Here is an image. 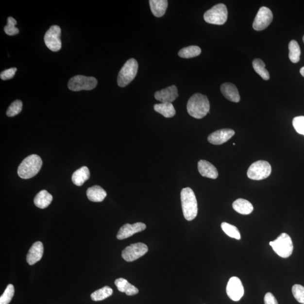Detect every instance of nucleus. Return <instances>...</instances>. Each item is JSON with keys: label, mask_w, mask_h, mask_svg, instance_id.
<instances>
[{"label": "nucleus", "mask_w": 304, "mask_h": 304, "mask_svg": "<svg viewBox=\"0 0 304 304\" xmlns=\"http://www.w3.org/2000/svg\"><path fill=\"white\" fill-rule=\"evenodd\" d=\"M226 291L229 298L233 301H239L244 295V288L240 279L236 277L230 278Z\"/></svg>", "instance_id": "12"}, {"label": "nucleus", "mask_w": 304, "mask_h": 304, "mask_svg": "<svg viewBox=\"0 0 304 304\" xmlns=\"http://www.w3.org/2000/svg\"><path fill=\"white\" fill-rule=\"evenodd\" d=\"M42 161L40 156L32 154L24 159L17 169V174L20 178L28 179L34 177L40 171Z\"/></svg>", "instance_id": "3"}, {"label": "nucleus", "mask_w": 304, "mask_h": 304, "mask_svg": "<svg viewBox=\"0 0 304 304\" xmlns=\"http://www.w3.org/2000/svg\"><path fill=\"white\" fill-rule=\"evenodd\" d=\"M221 227L222 231L230 237L238 240L241 239V235H240L239 231L235 226L227 223V222H223L221 224Z\"/></svg>", "instance_id": "30"}, {"label": "nucleus", "mask_w": 304, "mask_h": 304, "mask_svg": "<svg viewBox=\"0 0 304 304\" xmlns=\"http://www.w3.org/2000/svg\"><path fill=\"white\" fill-rule=\"evenodd\" d=\"M115 284L119 291L125 293L127 295L133 296L139 293V289L124 278L117 279Z\"/></svg>", "instance_id": "19"}, {"label": "nucleus", "mask_w": 304, "mask_h": 304, "mask_svg": "<svg viewBox=\"0 0 304 304\" xmlns=\"http://www.w3.org/2000/svg\"><path fill=\"white\" fill-rule=\"evenodd\" d=\"M303 41H304V36H303Z\"/></svg>", "instance_id": "39"}, {"label": "nucleus", "mask_w": 304, "mask_h": 304, "mask_svg": "<svg viewBox=\"0 0 304 304\" xmlns=\"http://www.w3.org/2000/svg\"><path fill=\"white\" fill-rule=\"evenodd\" d=\"M155 111L159 113L166 118H171L175 115L176 111L174 105L170 102H161L154 105Z\"/></svg>", "instance_id": "25"}, {"label": "nucleus", "mask_w": 304, "mask_h": 304, "mask_svg": "<svg viewBox=\"0 0 304 304\" xmlns=\"http://www.w3.org/2000/svg\"><path fill=\"white\" fill-rule=\"evenodd\" d=\"M293 296L299 303L304 304V287L300 285H295L292 288Z\"/></svg>", "instance_id": "34"}, {"label": "nucleus", "mask_w": 304, "mask_h": 304, "mask_svg": "<svg viewBox=\"0 0 304 304\" xmlns=\"http://www.w3.org/2000/svg\"><path fill=\"white\" fill-rule=\"evenodd\" d=\"M52 201V195L47 190H42L35 197L34 203L36 207L44 209L51 204Z\"/></svg>", "instance_id": "21"}, {"label": "nucleus", "mask_w": 304, "mask_h": 304, "mask_svg": "<svg viewBox=\"0 0 304 304\" xmlns=\"http://www.w3.org/2000/svg\"><path fill=\"white\" fill-rule=\"evenodd\" d=\"M233 208L237 213L242 215H249L253 210V204L249 201L243 199L236 200L233 203Z\"/></svg>", "instance_id": "24"}, {"label": "nucleus", "mask_w": 304, "mask_h": 304, "mask_svg": "<svg viewBox=\"0 0 304 304\" xmlns=\"http://www.w3.org/2000/svg\"><path fill=\"white\" fill-rule=\"evenodd\" d=\"M253 68L258 75L260 76L264 80H268L270 79V75L268 70L265 68L266 65L259 59L253 60Z\"/></svg>", "instance_id": "26"}, {"label": "nucleus", "mask_w": 304, "mask_h": 304, "mask_svg": "<svg viewBox=\"0 0 304 304\" xmlns=\"http://www.w3.org/2000/svg\"><path fill=\"white\" fill-rule=\"evenodd\" d=\"M273 16L271 10L267 7H261L254 18L253 27L254 30L263 31L267 28L273 20Z\"/></svg>", "instance_id": "11"}, {"label": "nucleus", "mask_w": 304, "mask_h": 304, "mask_svg": "<svg viewBox=\"0 0 304 304\" xmlns=\"http://www.w3.org/2000/svg\"><path fill=\"white\" fill-rule=\"evenodd\" d=\"M90 174L89 169L86 166H83L73 173L72 176V182L77 186H83L89 179Z\"/></svg>", "instance_id": "23"}, {"label": "nucleus", "mask_w": 304, "mask_h": 304, "mask_svg": "<svg viewBox=\"0 0 304 304\" xmlns=\"http://www.w3.org/2000/svg\"><path fill=\"white\" fill-rule=\"evenodd\" d=\"M235 131L231 129H223L216 131L208 136L209 143L214 145L224 144L235 135Z\"/></svg>", "instance_id": "14"}, {"label": "nucleus", "mask_w": 304, "mask_h": 304, "mask_svg": "<svg viewBox=\"0 0 304 304\" xmlns=\"http://www.w3.org/2000/svg\"><path fill=\"white\" fill-rule=\"evenodd\" d=\"M179 96L177 87L175 85L169 86L166 89L155 92V100L161 102H171L174 101Z\"/></svg>", "instance_id": "15"}, {"label": "nucleus", "mask_w": 304, "mask_h": 304, "mask_svg": "<svg viewBox=\"0 0 304 304\" xmlns=\"http://www.w3.org/2000/svg\"><path fill=\"white\" fill-rule=\"evenodd\" d=\"M61 36V28L56 25L52 26L45 34V43L51 51H58L62 48Z\"/></svg>", "instance_id": "9"}, {"label": "nucleus", "mask_w": 304, "mask_h": 304, "mask_svg": "<svg viewBox=\"0 0 304 304\" xmlns=\"http://www.w3.org/2000/svg\"><path fill=\"white\" fill-rule=\"evenodd\" d=\"M201 49L197 46H190V47L183 48L178 53L180 57L186 59L196 57L201 54Z\"/></svg>", "instance_id": "28"}, {"label": "nucleus", "mask_w": 304, "mask_h": 304, "mask_svg": "<svg viewBox=\"0 0 304 304\" xmlns=\"http://www.w3.org/2000/svg\"><path fill=\"white\" fill-rule=\"evenodd\" d=\"M15 289L14 286L9 284L7 286L3 294L0 297V304H9L12 300Z\"/></svg>", "instance_id": "31"}, {"label": "nucleus", "mask_w": 304, "mask_h": 304, "mask_svg": "<svg viewBox=\"0 0 304 304\" xmlns=\"http://www.w3.org/2000/svg\"><path fill=\"white\" fill-rule=\"evenodd\" d=\"M271 172V167L268 162L258 161L250 166L247 174L250 179L261 180L268 178Z\"/></svg>", "instance_id": "8"}, {"label": "nucleus", "mask_w": 304, "mask_h": 304, "mask_svg": "<svg viewBox=\"0 0 304 304\" xmlns=\"http://www.w3.org/2000/svg\"><path fill=\"white\" fill-rule=\"evenodd\" d=\"M150 5L153 15L160 17L164 16L168 8V1L167 0H150Z\"/></svg>", "instance_id": "22"}, {"label": "nucleus", "mask_w": 304, "mask_h": 304, "mask_svg": "<svg viewBox=\"0 0 304 304\" xmlns=\"http://www.w3.org/2000/svg\"><path fill=\"white\" fill-rule=\"evenodd\" d=\"M289 49V58L293 63H296L299 62L300 55H301V51L299 45L296 41L292 40L289 42L288 45Z\"/></svg>", "instance_id": "29"}, {"label": "nucleus", "mask_w": 304, "mask_h": 304, "mask_svg": "<svg viewBox=\"0 0 304 304\" xmlns=\"http://www.w3.org/2000/svg\"><path fill=\"white\" fill-rule=\"evenodd\" d=\"M97 84L98 81L95 77L77 75L70 79L68 86L70 90L80 91L93 90Z\"/></svg>", "instance_id": "7"}, {"label": "nucleus", "mask_w": 304, "mask_h": 304, "mask_svg": "<svg viewBox=\"0 0 304 304\" xmlns=\"http://www.w3.org/2000/svg\"><path fill=\"white\" fill-rule=\"evenodd\" d=\"M265 304H278L275 296L270 292H268L264 297Z\"/></svg>", "instance_id": "37"}, {"label": "nucleus", "mask_w": 304, "mask_h": 304, "mask_svg": "<svg viewBox=\"0 0 304 304\" xmlns=\"http://www.w3.org/2000/svg\"><path fill=\"white\" fill-rule=\"evenodd\" d=\"M270 245L274 252L281 257L287 258L292 253L293 246L292 239L290 236L286 233H282L276 239L270 242Z\"/></svg>", "instance_id": "5"}, {"label": "nucleus", "mask_w": 304, "mask_h": 304, "mask_svg": "<svg viewBox=\"0 0 304 304\" xmlns=\"http://www.w3.org/2000/svg\"><path fill=\"white\" fill-rule=\"evenodd\" d=\"M187 111L190 116L197 119H201L209 113L210 105L206 95L200 93L194 94L187 103Z\"/></svg>", "instance_id": "1"}, {"label": "nucleus", "mask_w": 304, "mask_h": 304, "mask_svg": "<svg viewBox=\"0 0 304 304\" xmlns=\"http://www.w3.org/2000/svg\"><path fill=\"white\" fill-rule=\"evenodd\" d=\"M148 246L143 243H136L127 246L122 251V257L127 262L138 259L147 253Z\"/></svg>", "instance_id": "10"}, {"label": "nucleus", "mask_w": 304, "mask_h": 304, "mask_svg": "<svg viewBox=\"0 0 304 304\" xmlns=\"http://www.w3.org/2000/svg\"><path fill=\"white\" fill-rule=\"evenodd\" d=\"M222 95L228 100L232 102H238L241 100L237 88L232 83H224L220 87Z\"/></svg>", "instance_id": "18"}, {"label": "nucleus", "mask_w": 304, "mask_h": 304, "mask_svg": "<svg viewBox=\"0 0 304 304\" xmlns=\"http://www.w3.org/2000/svg\"><path fill=\"white\" fill-rule=\"evenodd\" d=\"M300 73L301 75L304 77V67H302L301 69L300 70Z\"/></svg>", "instance_id": "38"}, {"label": "nucleus", "mask_w": 304, "mask_h": 304, "mask_svg": "<svg viewBox=\"0 0 304 304\" xmlns=\"http://www.w3.org/2000/svg\"><path fill=\"white\" fill-rule=\"evenodd\" d=\"M88 199L94 203H101L107 197V194L105 190L99 186L90 187L87 190Z\"/></svg>", "instance_id": "20"}, {"label": "nucleus", "mask_w": 304, "mask_h": 304, "mask_svg": "<svg viewBox=\"0 0 304 304\" xmlns=\"http://www.w3.org/2000/svg\"><path fill=\"white\" fill-rule=\"evenodd\" d=\"M204 19L208 23L222 25L228 19V10L224 3H219L207 10L204 14Z\"/></svg>", "instance_id": "6"}, {"label": "nucleus", "mask_w": 304, "mask_h": 304, "mask_svg": "<svg viewBox=\"0 0 304 304\" xmlns=\"http://www.w3.org/2000/svg\"><path fill=\"white\" fill-rule=\"evenodd\" d=\"M17 23V20L15 19L12 17H9L8 24L4 27L5 33L9 36H14V35L18 34L19 30L18 28L16 27Z\"/></svg>", "instance_id": "33"}, {"label": "nucleus", "mask_w": 304, "mask_h": 304, "mask_svg": "<svg viewBox=\"0 0 304 304\" xmlns=\"http://www.w3.org/2000/svg\"><path fill=\"white\" fill-rule=\"evenodd\" d=\"M17 71V68H11L3 70L0 75V77L2 80H8L12 79L16 75Z\"/></svg>", "instance_id": "36"}, {"label": "nucleus", "mask_w": 304, "mask_h": 304, "mask_svg": "<svg viewBox=\"0 0 304 304\" xmlns=\"http://www.w3.org/2000/svg\"><path fill=\"white\" fill-rule=\"evenodd\" d=\"M198 169L200 174L207 178L216 179L218 177V171L217 168L210 163L205 160H200L198 163Z\"/></svg>", "instance_id": "17"}, {"label": "nucleus", "mask_w": 304, "mask_h": 304, "mask_svg": "<svg viewBox=\"0 0 304 304\" xmlns=\"http://www.w3.org/2000/svg\"><path fill=\"white\" fill-rule=\"evenodd\" d=\"M43 254V244L40 241L34 243L27 255L26 259L28 264L30 266H33L42 259Z\"/></svg>", "instance_id": "16"}, {"label": "nucleus", "mask_w": 304, "mask_h": 304, "mask_svg": "<svg viewBox=\"0 0 304 304\" xmlns=\"http://www.w3.org/2000/svg\"><path fill=\"white\" fill-rule=\"evenodd\" d=\"M112 294L113 289L109 286H105L92 293L91 298L94 302H100L109 298Z\"/></svg>", "instance_id": "27"}, {"label": "nucleus", "mask_w": 304, "mask_h": 304, "mask_svg": "<svg viewBox=\"0 0 304 304\" xmlns=\"http://www.w3.org/2000/svg\"><path fill=\"white\" fill-rule=\"evenodd\" d=\"M138 67V63L135 59L128 60L119 72L118 77V85L124 87L132 82L137 75Z\"/></svg>", "instance_id": "4"}, {"label": "nucleus", "mask_w": 304, "mask_h": 304, "mask_svg": "<svg viewBox=\"0 0 304 304\" xmlns=\"http://www.w3.org/2000/svg\"><path fill=\"white\" fill-rule=\"evenodd\" d=\"M180 196L184 217L186 220H194L198 214V204L195 194L192 189L188 187L182 189Z\"/></svg>", "instance_id": "2"}, {"label": "nucleus", "mask_w": 304, "mask_h": 304, "mask_svg": "<svg viewBox=\"0 0 304 304\" xmlns=\"http://www.w3.org/2000/svg\"><path fill=\"white\" fill-rule=\"evenodd\" d=\"M146 228V225L143 222H136L133 224H126L119 230L117 235V238L119 240L126 239L135 233L144 231Z\"/></svg>", "instance_id": "13"}, {"label": "nucleus", "mask_w": 304, "mask_h": 304, "mask_svg": "<svg viewBox=\"0 0 304 304\" xmlns=\"http://www.w3.org/2000/svg\"><path fill=\"white\" fill-rule=\"evenodd\" d=\"M292 124L297 133L304 135V116L296 117L293 119Z\"/></svg>", "instance_id": "35"}, {"label": "nucleus", "mask_w": 304, "mask_h": 304, "mask_svg": "<svg viewBox=\"0 0 304 304\" xmlns=\"http://www.w3.org/2000/svg\"><path fill=\"white\" fill-rule=\"evenodd\" d=\"M23 103L20 100L14 101L7 110L6 115L10 118L16 116L20 114L22 110Z\"/></svg>", "instance_id": "32"}]
</instances>
